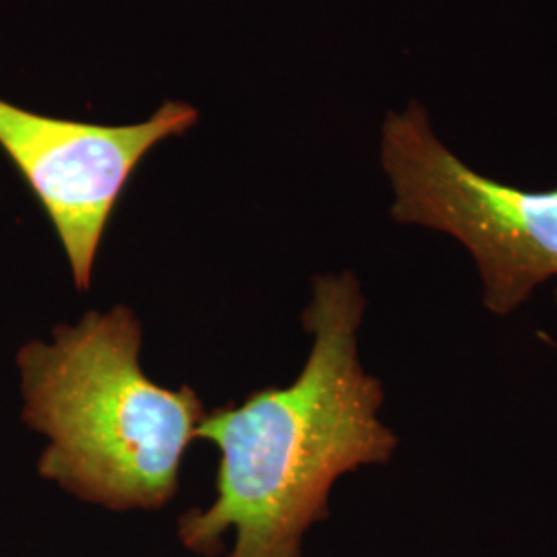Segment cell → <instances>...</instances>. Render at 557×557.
<instances>
[{
	"instance_id": "obj_1",
	"label": "cell",
	"mask_w": 557,
	"mask_h": 557,
	"mask_svg": "<svg viewBox=\"0 0 557 557\" xmlns=\"http://www.w3.org/2000/svg\"><path fill=\"white\" fill-rule=\"evenodd\" d=\"M363 312L351 273L314 278L304 312L314 343L298 379L202 418L197 438L220 448L218 498L180 518L186 549L218 556L234 531L230 557H301L308 529L329 517L335 481L393 458L398 438L380 419L382 384L359 361Z\"/></svg>"
},
{
	"instance_id": "obj_2",
	"label": "cell",
	"mask_w": 557,
	"mask_h": 557,
	"mask_svg": "<svg viewBox=\"0 0 557 557\" xmlns=\"http://www.w3.org/2000/svg\"><path fill=\"white\" fill-rule=\"evenodd\" d=\"M143 329L116 306L21 347L23 421L48 436L38 471L110 510H156L176 496L180 467L205 418L199 395L140 368Z\"/></svg>"
},
{
	"instance_id": "obj_3",
	"label": "cell",
	"mask_w": 557,
	"mask_h": 557,
	"mask_svg": "<svg viewBox=\"0 0 557 557\" xmlns=\"http://www.w3.org/2000/svg\"><path fill=\"white\" fill-rule=\"evenodd\" d=\"M380 156L395 221L460 242L494 317L515 314L557 277V188L522 190L479 174L440 139L419 101L386 116Z\"/></svg>"
},
{
	"instance_id": "obj_4",
	"label": "cell",
	"mask_w": 557,
	"mask_h": 557,
	"mask_svg": "<svg viewBox=\"0 0 557 557\" xmlns=\"http://www.w3.org/2000/svg\"><path fill=\"white\" fill-rule=\"evenodd\" d=\"M199 112L165 101L137 124L52 119L0 100V149L40 200L66 252L75 285H91L101 236L128 180L161 140L184 135Z\"/></svg>"
},
{
	"instance_id": "obj_5",
	"label": "cell",
	"mask_w": 557,
	"mask_h": 557,
	"mask_svg": "<svg viewBox=\"0 0 557 557\" xmlns=\"http://www.w3.org/2000/svg\"><path fill=\"white\" fill-rule=\"evenodd\" d=\"M556 298H557V292H556Z\"/></svg>"
}]
</instances>
